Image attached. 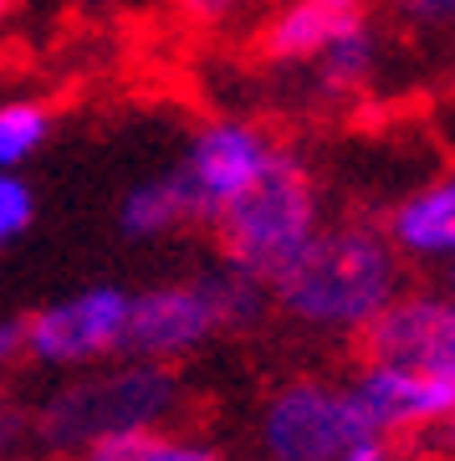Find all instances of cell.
Masks as SVG:
<instances>
[{"instance_id":"cell-17","label":"cell","mask_w":455,"mask_h":461,"mask_svg":"<svg viewBox=\"0 0 455 461\" xmlns=\"http://www.w3.org/2000/svg\"><path fill=\"white\" fill-rule=\"evenodd\" d=\"M26 364V313H0V375Z\"/></svg>"},{"instance_id":"cell-10","label":"cell","mask_w":455,"mask_h":461,"mask_svg":"<svg viewBox=\"0 0 455 461\" xmlns=\"http://www.w3.org/2000/svg\"><path fill=\"white\" fill-rule=\"evenodd\" d=\"M379 226L405 267H420L440 277V287H455V169L409 185Z\"/></svg>"},{"instance_id":"cell-6","label":"cell","mask_w":455,"mask_h":461,"mask_svg":"<svg viewBox=\"0 0 455 461\" xmlns=\"http://www.w3.org/2000/svg\"><path fill=\"white\" fill-rule=\"evenodd\" d=\"M281 149L287 144L272 129H261L256 118H241V113L205 118L190 133L179 165L169 169L179 185V195H184V205H190V221L195 226H215L266 169L277 165Z\"/></svg>"},{"instance_id":"cell-12","label":"cell","mask_w":455,"mask_h":461,"mask_svg":"<svg viewBox=\"0 0 455 461\" xmlns=\"http://www.w3.org/2000/svg\"><path fill=\"white\" fill-rule=\"evenodd\" d=\"M374 72H379V32L374 26H363V32H353L348 41H338L323 62L312 67L308 83H312L317 98L348 103V98H358V93H369Z\"/></svg>"},{"instance_id":"cell-4","label":"cell","mask_w":455,"mask_h":461,"mask_svg":"<svg viewBox=\"0 0 455 461\" xmlns=\"http://www.w3.org/2000/svg\"><path fill=\"white\" fill-rule=\"evenodd\" d=\"M327 226L323 211V185L312 165L292 149H281V159L215 221V241H220V262L241 277L261 282L272 293V282L317 241Z\"/></svg>"},{"instance_id":"cell-3","label":"cell","mask_w":455,"mask_h":461,"mask_svg":"<svg viewBox=\"0 0 455 461\" xmlns=\"http://www.w3.org/2000/svg\"><path fill=\"white\" fill-rule=\"evenodd\" d=\"M272 308V293L261 282L230 272L226 262L195 277L154 282L144 293H133L129 303V348L123 359H148L169 364L200 354L205 344H215L220 333L251 329L261 313Z\"/></svg>"},{"instance_id":"cell-14","label":"cell","mask_w":455,"mask_h":461,"mask_svg":"<svg viewBox=\"0 0 455 461\" xmlns=\"http://www.w3.org/2000/svg\"><path fill=\"white\" fill-rule=\"evenodd\" d=\"M51 139V108L41 98H0V169L21 175Z\"/></svg>"},{"instance_id":"cell-11","label":"cell","mask_w":455,"mask_h":461,"mask_svg":"<svg viewBox=\"0 0 455 461\" xmlns=\"http://www.w3.org/2000/svg\"><path fill=\"white\" fill-rule=\"evenodd\" d=\"M179 226H195V221H190V205H184V195H179V185L169 169L138 180L123 195V205H118V230L129 241H164Z\"/></svg>"},{"instance_id":"cell-19","label":"cell","mask_w":455,"mask_h":461,"mask_svg":"<svg viewBox=\"0 0 455 461\" xmlns=\"http://www.w3.org/2000/svg\"><path fill=\"white\" fill-rule=\"evenodd\" d=\"M16 441V405H11V390L0 384V451Z\"/></svg>"},{"instance_id":"cell-1","label":"cell","mask_w":455,"mask_h":461,"mask_svg":"<svg viewBox=\"0 0 455 461\" xmlns=\"http://www.w3.org/2000/svg\"><path fill=\"white\" fill-rule=\"evenodd\" d=\"M409 272L379 221H327L302 257L272 282V308L312 339L358 344L405 297Z\"/></svg>"},{"instance_id":"cell-16","label":"cell","mask_w":455,"mask_h":461,"mask_svg":"<svg viewBox=\"0 0 455 461\" xmlns=\"http://www.w3.org/2000/svg\"><path fill=\"white\" fill-rule=\"evenodd\" d=\"M251 5H261V0H174V11L184 21H195V26H230L236 16H245Z\"/></svg>"},{"instance_id":"cell-18","label":"cell","mask_w":455,"mask_h":461,"mask_svg":"<svg viewBox=\"0 0 455 461\" xmlns=\"http://www.w3.org/2000/svg\"><path fill=\"white\" fill-rule=\"evenodd\" d=\"M405 16L415 26L440 32V26H455V0H405Z\"/></svg>"},{"instance_id":"cell-2","label":"cell","mask_w":455,"mask_h":461,"mask_svg":"<svg viewBox=\"0 0 455 461\" xmlns=\"http://www.w3.org/2000/svg\"><path fill=\"white\" fill-rule=\"evenodd\" d=\"M190 390L179 369L148 359H108L98 369L67 375L51 395L31 405V441L47 456H87L93 446L133 436V430L179 426Z\"/></svg>"},{"instance_id":"cell-5","label":"cell","mask_w":455,"mask_h":461,"mask_svg":"<svg viewBox=\"0 0 455 461\" xmlns=\"http://www.w3.org/2000/svg\"><path fill=\"white\" fill-rule=\"evenodd\" d=\"M261 461H399V441L369 420L353 384L333 375H292L256 411Z\"/></svg>"},{"instance_id":"cell-8","label":"cell","mask_w":455,"mask_h":461,"mask_svg":"<svg viewBox=\"0 0 455 461\" xmlns=\"http://www.w3.org/2000/svg\"><path fill=\"white\" fill-rule=\"evenodd\" d=\"M363 359L405 364L455 390V287H405V297L358 339Z\"/></svg>"},{"instance_id":"cell-20","label":"cell","mask_w":455,"mask_h":461,"mask_svg":"<svg viewBox=\"0 0 455 461\" xmlns=\"http://www.w3.org/2000/svg\"><path fill=\"white\" fill-rule=\"evenodd\" d=\"M11 11H16V0H0V21L11 16Z\"/></svg>"},{"instance_id":"cell-9","label":"cell","mask_w":455,"mask_h":461,"mask_svg":"<svg viewBox=\"0 0 455 461\" xmlns=\"http://www.w3.org/2000/svg\"><path fill=\"white\" fill-rule=\"evenodd\" d=\"M363 26H374L369 0H277L256 32V51L266 67L312 72L338 41Z\"/></svg>"},{"instance_id":"cell-13","label":"cell","mask_w":455,"mask_h":461,"mask_svg":"<svg viewBox=\"0 0 455 461\" xmlns=\"http://www.w3.org/2000/svg\"><path fill=\"white\" fill-rule=\"evenodd\" d=\"M77 461H220V451L200 430L164 426V430H133V436L103 441Z\"/></svg>"},{"instance_id":"cell-21","label":"cell","mask_w":455,"mask_h":461,"mask_svg":"<svg viewBox=\"0 0 455 461\" xmlns=\"http://www.w3.org/2000/svg\"><path fill=\"white\" fill-rule=\"evenodd\" d=\"M399 461H409V456H399Z\"/></svg>"},{"instance_id":"cell-7","label":"cell","mask_w":455,"mask_h":461,"mask_svg":"<svg viewBox=\"0 0 455 461\" xmlns=\"http://www.w3.org/2000/svg\"><path fill=\"white\" fill-rule=\"evenodd\" d=\"M129 287L93 282L77 293H62L26 313V359L57 375H82L108 359H123L129 348Z\"/></svg>"},{"instance_id":"cell-15","label":"cell","mask_w":455,"mask_h":461,"mask_svg":"<svg viewBox=\"0 0 455 461\" xmlns=\"http://www.w3.org/2000/svg\"><path fill=\"white\" fill-rule=\"evenodd\" d=\"M36 221V190L26 175H5L0 169V251L16 247Z\"/></svg>"}]
</instances>
